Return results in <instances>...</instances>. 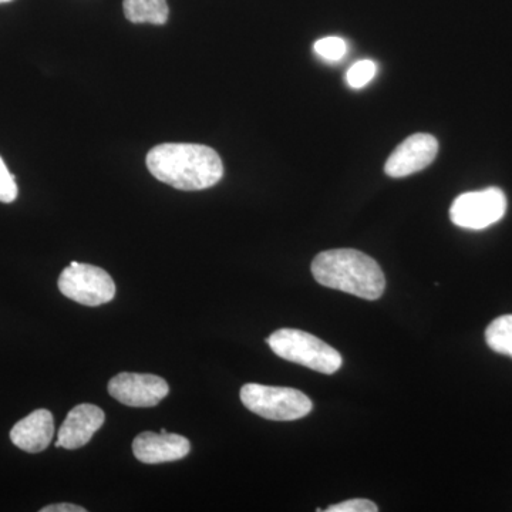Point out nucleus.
Here are the masks:
<instances>
[{
	"mask_svg": "<svg viewBox=\"0 0 512 512\" xmlns=\"http://www.w3.org/2000/svg\"><path fill=\"white\" fill-rule=\"evenodd\" d=\"M55 436L53 414L46 409L35 410L15 424L10 431V440L26 453L45 451Z\"/></svg>",
	"mask_w": 512,
	"mask_h": 512,
	"instance_id": "11",
	"label": "nucleus"
},
{
	"mask_svg": "<svg viewBox=\"0 0 512 512\" xmlns=\"http://www.w3.org/2000/svg\"><path fill=\"white\" fill-rule=\"evenodd\" d=\"M485 342L500 355L512 357V315L500 316L485 330Z\"/></svg>",
	"mask_w": 512,
	"mask_h": 512,
	"instance_id": "13",
	"label": "nucleus"
},
{
	"mask_svg": "<svg viewBox=\"0 0 512 512\" xmlns=\"http://www.w3.org/2000/svg\"><path fill=\"white\" fill-rule=\"evenodd\" d=\"M106 416L100 407L84 403L74 407L67 414L57 434L56 447L66 450L82 448L93 439L94 434L101 429Z\"/></svg>",
	"mask_w": 512,
	"mask_h": 512,
	"instance_id": "10",
	"label": "nucleus"
},
{
	"mask_svg": "<svg viewBox=\"0 0 512 512\" xmlns=\"http://www.w3.org/2000/svg\"><path fill=\"white\" fill-rule=\"evenodd\" d=\"M325 511L328 512H377L379 507L369 500L363 498H355V500H348L345 503L330 505Z\"/></svg>",
	"mask_w": 512,
	"mask_h": 512,
	"instance_id": "17",
	"label": "nucleus"
},
{
	"mask_svg": "<svg viewBox=\"0 0 512 512\" xmlns=\"http://www.w3.org/2000/svg\"><path fill=\"white\" fill-rule=\"evenodd\" d=\"M191 451L190 441L180 434L153 433L146 431L141 433L133 441V453L138 461L144 464L171 463V461L183 460Z\"/></svg>",
	"mask_w": 512,
	"mask_h": 512,
	"instance_id": "9",
	"label": "nucleus"
},
{
	"mask_svg": "<svg viewBox=\"0 0 512 512\" xmlns=\"http://www.w3.org/2000/svg\"><path fill=\"white\" fill-rule=\"evenodd\" d=\"M111 397L130 407H154L170 393L163 377L148 373H120L109 383Z\"/></svg>",
	"mask_w": 512,
	"mask_h": 512,
	"instance_id": "7",
	"label": "nucleus"
},
{
	"mask_svg": "<svg viewBox=\"0 0 512 512\" xmlns=\"http://www.w3.org/2000/svg\"><path fill=\"white\" fill-rule=\"evenodd\" d=\"M377 73V64L373 60L365 59L359 60L350 67L348 74H346V80L352 89H363L373 79H375Z\"/></svg>",
	"mask_w": 512,
	"mask_h": 512,
	"instance_id": "15",
	"label": "nucleus"
},
{
	"mask_svg": "<svg viewBox=\"0 0 512 512\" xmlns=\"http://www.w3.org/2000/svg\"><path fill=\"white\" fill-rule=\"evenodd\" d=\"M86 508L80 507V505L74 504H53L43 507L40 512H86Z\"/></svg>",
	"mask_w": 512,
	"mask_h": 512,
	"instance_id": "18",
	"label": "nucleus"
},
{
	"mask_svg": "<svg viewBox=\"0 0 512 512\" xmlns=\"http://www.w3.org/2000/svg\"><path fill=\"white\" fill-rule=\"evenodd\" d=\"M123 9L133 23L164 25L170 16L167 0H124Z\"/></svg>",
	"mask_w": 512,
	"mask_h": 512,
	"instance_id": "12",
	"label": "nucleus"
},
{
	"mask_svg": "<svg viewBox=\"0 0 512 512\" xmlns=\"http://www.w3.org/2000/svg\"><path fill=\"white\" fill-rule=\"evenodd\" d=\"M12 2V0H0V3H9Z\"/></svg>",
	"mask_w": 512,
	"mask_h": 512,
	"instance_id": "19",
	"label": "nucleus"
},
{
	"mask_svg": "<svg viewBox=\"0 0 512 512\" xmlns=\"http://www.w3.org/2000/svg\"><path fill=\"white\" fill-rule=\"evenodd\" d=\"M18 184H16L15 177L10 174L5 161L0 157V202L10 204L18 198Z\"/></svg>",
	"mask_w": 512,
	"mask_h": 512,
	"instance_id": "16",
	"label": "nucleus"
},
{
	"mask_svg": "<svg viewBox=\"0 0 512 512\" xmlns=\"http://www.w3.org/2000/svg\"><path fill=\"white\" fill-rule=\"evenodd\" d=\"M147 167L158 181L181 191L207 190L224 175L217 151L202 144H161L147 154Z\"/></svg>",
	"mask_w": 512,
	"mask_h": 512,
	"instance_id": "1",
	"label": "nucleus"
},
{
	"mask_svg": "<svg viewBox=\"0 0 512 512\" xmlns=\"http://www.w3.org/2000/svg\"><path fill=\"white\" fill-rule=\"evenodd\" d=\"M316 55L326 62H339L348 52V43L338 36L323 37L313 45Z\"/></svg>",
	"mask_w": 512,
	"mask_h": 512,
	"instance_id": "14",
	"label": "nucleus"
},
{
	"mask_svg": "<svg viewBox=\"0 0 512 512\" xmlns=\"http://www.w3.org/2000/svg\"><path fill=\"white\" fill-rule=\"evenodd\" d=\"M57 285L66 298L80 305L100 306L116 296V284L104 269L76 261L63 269Z\"/></svg>",
	"mask_w": 512,
	"mask_h": 512,
	"instance_id": "5",
	"label": "nucleus"
},
{
	"mask_svg": "<svg viewBox=\"0 0 512 512\" xmlns=\"http://www.w3.org/2000/svg\"><path fill=\"white\" fill-rule=\"evenodd\" d=\"M507 211V197L500 188L466 192L454 200L450 218L454 225L464 229L481 231L503 220Z\"/></svg>",
	"mask_w": 512,
	"mask_h": 512,
	"instance_id": "6",
	"label": "nucleus"
},
{
	"mask_svg": "<svg viewBox=\"0 0 512 512\" xmlns=\"http://www.w3.org/2000/svg\"><path fill=\"white\" fill-rule=\"evenodd\" d=\"M241 400L252 413L268 420L292 421L312 412L313 404L305 393L291 387L249 383L241 389Z\"/></svg>",
	"mask_w": 512,
	"mask_h": 512,
	"instance_id": "4",
	"label": "nucleus"
},
{
	"mask_svg": "<svg viewBox=\"0 0 512 512\" xmlns=\"http://www.w3.org/2000/svg\"><path fill=\"white\" fill-rule=\"evenodd\" d=\"M266 343L271 346L276 356L323 375H333L343 365V359L338 350L302 330H276L266 339Z\"/></svg>",
	"mask_w": 512,
	"mask_h": 512,
	"instance_id": "3",
	"label": "nucleus"
},
{
	"mask_svg": "<svg viewBox=\"0 0 512 512\" xmlns=\"http://www.w3.org/2000/svg\"><path fill=\"white\" fill-rule=\"evenodd\" d=\"M312 275L326 288L376 301L383 295L386 278L382 268L369 255L356 249H332L313 259Z\"/></svg>",
	"mask_w": 512,
	"mask_h": 512,
	"instance_id": "2",
	"label": "nucleus"
},
{
	"mask_svg": "<svg viewBox=\"0 0 512 512\" xmlns=\"http://www.w3.org/2000/svg\"><path fill=\"white\" fill-rule=\"evenodd\" d=\"M437 153L439 143L431 134H413L393 151L384 165V171L392 178L409 177L429 167Z\"/></svg>",
	"mask_w": 512,
	"mask_h": 512,
	"instance_id": "8",
	"label": "nucleus"
}]
</instances>
